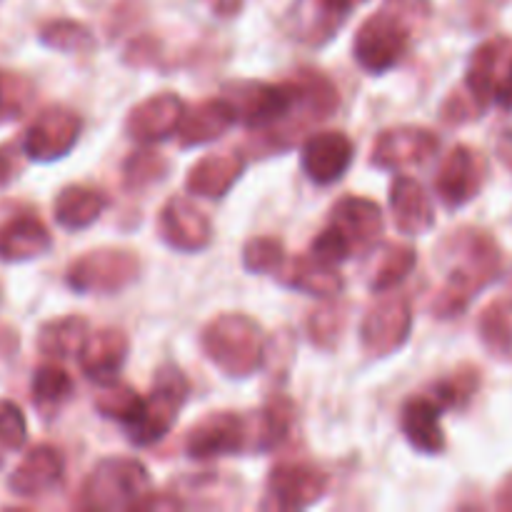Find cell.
Returning a JSON list of instances; mask_svg holds the SVG:
<instances>
[{"instance_id": "cell-6", "label": "cell", "mask_w": 512, "mask_h": 512, "mask_svg": "<svg viewBox=\"0 0 512 512\" xmlns=\"http://www.w3.org/2000/svg\"><path fill=\"white\" fill-rule=\"evenodd\" d=\"M188 395L190 383L183 370L175 368V365H163L155 373L153 388H150V395L145 398L143 415H140V420L133 428L125 430L130 443L138 445V448L160 443L173 430Z\"/></svg>"}, {"instance_id": "cell-22", "label": "cell", "mask_w": 512, "mask_h": 512, "mask_svg": "<svg viewBox=\"0 0 512 512\" xmlns=\"http://www.w3.org/2000/svg\"><path fill=\"white\" fill-rule=\"evenodd\" d=\"M330 223H335L348 235L355 253H363L378 243L385 220L383 210L375 200L363 198V195H345L333 205Z\"/></svg>"}, {"instance_id": "cell-39", "label": "cell", "mask_w": 512, "mask_h": 512, "mask_svg": "<svg viewBox=\"0 0 512 512\" xmlns=\"http://www.w3.org/2000/svg\"><path fill=\"white\" fill-rule=\"evenodd\" d=\"M480 338L495 358L512 360V323L500 303L485 308L483 318H480Z\"/></svg>"}, {"instance_id": "cell-41", "label": "cell", "mask_w": 512, "mask_h": 512, "mask_svg": "<svg viewBox=\"0 0 512 512\" xmlns=\"http://www.w3.org/2000/svg\"><path fill=\"white\" fill-rule=\"evenodd\" d=\"M353 253V243H350L348 235H345L335 223H328V228H325L323 233L315 235V240L310 243V255L328 265L345 263V260L353 258Z\"/></svg>"}, {"instance_id": "cell-7", "label": "cell", "mask_w": 512, "mask_h": 512, "mask_svg": "<svg viewBox=\"0 0 512 512\" xmlns=\"http://www.w3.org/2000/svg\"><path fill=\"white\" fill-rule=\"evenodd\" d=\"M140 260L133 250L98 248L73 260L65 283L75 293H118L138 280Z\"/></svg>"}, {"instance_id": "cell-30", "label": "cell", "mask_w": 512, "mask_h": 512, "mask_svg": "<svg viewBox=\"0 0 512 512\" xmlns=\"http://www.w3.org/2000/svg\"><path fill=\"white\" fill-rule=\"evenodd\" d=\"M85 338H88V320L80 315H63L40 325L35 343L48 360H68L73 355L78 358Z\"/></svg>"}, {"instance_id": "cell-29", "label": "cell", "mask_w": 512, "mask_h": 512, "mask_svg": "<svg viewBox=\"0 0 512 512\" xmlns=\"http://www.w3.org/2000/svg\"><path fill=\"white\" fill-rule=\"evenodd\" d=\"M508 40L495 38L488 43L480 45L473 53L468 65V73H465V93L478 103L480 110L488 108V103L495 100V90H498V65L503 60L505 48H508Z\"/></svg>"}, {"instance_id": "cell-23", "label": "cell", "mask_w": 512, "mask_h": 512, "mask_svg": "<svg viewBox=\"0 0 512 512\" xmlns=\"http://www.w3.org/2000/svg\"><path fill=\"white\" fill-rule=\"evenodd\" d=\"M238 123L233 103L228 98H210L195 105L193 110H185V118L180 123L178 138L183 148H198V145L213 143L223 138L233 125Z\"/></svg>"}, {"instance_id": "cell-4", "label": "cell", "mask_w": 512, "mask_h": 512, "mask_svg": "<svg viewBox=\"0 0 512 512\" xmlns=\"http://www.w3.org/2000/svg\"><path fill=\"white\" fill-rule=\"evenodd\" d=\"M153 495L148 468L135 458H103L80 488L78 505L83 510L118 512L140 510Z\"/></svg>"}, {"instance_id": "cell-37", "label": "cell", "mask_w": 512, "mask_h": 512, "mask_svg": "<svg viewBox=\"0 0 512 512\" xmlns=\"http://www.w3.org/2000/svg\"><path fill=\"white\" fill-rule=\"evenodd\" d=\"M285 263H288V258H285V245L280 238H273V235H258V238H250L248 243H245L243 265L248 273L278 275Z\"/></svg>"}, {"instance_id": "cell-18", "label": "cell", "mask_w": 512, "mask_h": 512, "mask_svg": "<svg viewBox=\"0 0 512 512\" xmlns=\"http://www.w3.org/2000/svg\"><path fill=\"white\" fill-rule=\"evenodd\" d=\"M185 118V103L175 93H158L135 105L125 118V133L135 143H160L178 133Z\"/></svg>"}, {"instance_id": "cell-35", "label": "cell", "mask_w": 512, "mask_h": 512, "mask_svg": "<svg viewBox=\"0 0 512 512\" xmlns=\"http://www.w3.org/2000/svg\"><path fill=\"white\" fill-rule=\"evenodd\" d=\"M38 38L45 48L58 50V53H90L98 45L88 25L70 18H58L45 23L40 28Z\"/></svg>"}, {"instance_id": "cell-36", "label": "cell", "mask_w": 512, "mask_h": 512, "mask_svg": "<svg viewBox=\"0 0 512 512\" xmlns=\"http://www.w3.org/2000/svg\"><path fill=\"white\" fill-rule=\"evenodd\" d=\"M345 323H348V305L338 303V300H328V303L318 305L313 313L308 315V338L315 348L333 350L338 340L343 338Z\"/></svg>"}, {"instance_id": "cell-24", "label": "cell", "mask_w": 512, "mask_h": 512, "mask_svg": "<svg viewBox=\"0 0 512 512\" xmlns=\"http://www.w3.org/2000/svg\"><path fill=\"white\" fill-rule=\"evenodd\" d=\"M390 210L395 228L405 235H423L435 225V210L423 185L410 175H398L390 183Z\"/></svg>"}, {"instance_id": "cell-9", "label": "cell", "mask_w": 512, "mask_h": 512, "mask_svg": "<svg viewBox=\"0 0 512 512\" xmlns=\"http://www.w3.org/2000/svg\"><path fill=\"white\" fill-rule=\"evenodd\" d=\"M295 88H298V98H295V108L290 113V118L285 120L283 128L275 130L270 138L280 148H288L295 143L300 133H303L308 125L320 123V120H328L330 115L338 110L340 95L335 88L333 80L328 75H323L320 70H298L293 75Z\"/></svg>"}, {"instance_id": "cell-47", "label": "cell", "mask_w": 512, "mask_h": 512, "mask_svg": "<svg viewBox=\"0 0 512 512\" xmlns=\"http://www.w3.org/2000/svg\"><path fill=\"white\" fill-rule=\"evenodd\" d=\"M498 505H500V508H505V510H512V475L508 480H505L503 488H500Z\"/></svg>"}, {"instance_id": "cell-26", "label": "cell", "mask_w": 512, "mask_h": 512, "mask_svg": "<svg viewBox=\"0 0 512 512\" xmlns=\"http://www.w3.org/2000/svg\"><path fill=\"white\" fill-rule=\"evenodd\" d=\"M53 245V235L35 215H15L0 225V260L25 263L45 255Z\"/></svg>"}, {"instance_id": "cell-40", "label": "cell", "mask_w": 512, "mask_h": 512, "mask_svg": "<svg viewBox=\"0 0 512 512\" xmlns=\"http://www.w3.org/2000/svg\"><path fill=\"white\" fill-rule=\"evenodd\" d=\"M478 385H480V370L465 365V368L455 370L450 378L440 380V383L435 385L433 398L438 400L443 408H463V405H468L470 398L478 393Z\"/></svg>"}, {"instance_id": "cell-13", "label": "cell", "mask_w": 512, "mask_h": 512, "mask_svg": "<svg viewBox=\"0 0 512 512\" xmlns=\"http://www.w3.org/2000/svg\"><path fill=\"white\" fill-rule=\"evenodd\" d=\"M440 150V138L430 128L398 125L378 135L370 163L380 170H403L433 160Z\"/></svg>"}, {"instance_id": "cell-45", "label": "cell", "mask_w": 512, "mask_h": 512, "mask_svg": "<svg viewBox=\"0 0 512 512\" xmlns=\"http://www.w3.org/2000/svg\"><path fill=\"white\" fill-rule=\"evenodd\" d=\"M208 3L213 8V13L223 15V18H233L243 8V0H208Z\"/></svg>"}, {"instance_id": "cell-43", "label": "cell", "mask_w": 512, "mask_h": 512, "mask_svg": "<svg viewBox=\"0 0 512 512\" xmlns=\"http://www.w3.org/2000/svg\"><path fill=\"white\" fill-rule=\"evenodd\" d=\"M23 158H28L23 143L18 145L15 140H10V143L0 145V188H5V185L18 178L20 170H23Z\"/></svg>"}, {"instance_id": "cell-12", "label": "cell", "mask_w": 512, "mask_h": 512, "mask_svg": "<svg viewBox=\"0 0 512 512\" xmlns=\"http://www.w3.org/2000/svg\"><path fill=\"white\" fill-rule=\"evenodd\" d=\"M330 478L325 470L310 463H280L268 475V500L275 510H303L318 503L328 493Z\"/></svg>"}, {"instance_id": "cell-31", "label": "cell", "mask_w": 512, "mask_h": 512, "mask_svg": "<svg viewBox=\"0 0 512 512\" xmlns=\"http://www.w3.org/2000/svg\"><path fill=\"white\" fill-rule=\"evenodd\" d=\"M295 425V403L288 395H273L258 415H253V450L270 453L288 440Z\"/></svg>"}, {"instance_id": "cell-27", "label": "cell", "mask_w": 512, "mask_h": 512, "mask_svg": "<svg viewBox=\"0 0 512 512\" xmlns=\"http://www.w3.org/2000/svg\"><path fill=\"white\" fill-rule=\"evenodd\" d=\"M278 278L285 288L318 295V298H335L345 288V278L335 270V265L323 263L313 255L288 260L278 273Z\"/></svg>"}, {"instance_id": "cell-42", "label": "cell", "mask_w": 512, "mask_h": 512, "mask_svg": "<svg viewBox=\"0 0 512 512\" xmlns=\"http://www.w3.org/2000/svg\"><path fill=\"white\" fill-rule=\"evenodd\" d=\"M28 443V420L13 400L0 398V448L23 450Z\"/></svg>"}, {"instance_id": "cell-25", "label": "cell", "mask_w": 512, "mask_h": 512, "mask_svg": "<svg viewBox=\"0 0 512 512\" xmlns=\"http://www.w3.org/2000/svg\"><path fill=\"white\" fill-rule=\"evenodd\" d=\"M245 170V158L240 153H213L200 158L185 178V188L198 198L218 200L233 190Z\"/></svg>"}, {"instance_id": "cell-10", "label": "cell", "mask_w": 512, "mask_h": 512, "mask_svg": "<svg viewBox=\"0 0 512 512\" xmlns=\"http://www.w3.org/2000/svg\"><path fill=\"white\" fill-rule=\"evenodd\" d=\"M410 330H413L410 300L405 295H390V298L378 300L365 313L363 325H360V343L365 353L373 358H388L408 343Z\"/></svg>"}, {"instance_id": "cell-48", "label": "cell", "mask_w": 512, "mask_h": 512, "mask_svg": "<svg viewBox=\"0 0 512 512\" xmlns=\"http://www.w3.org/2000/svg\"><path fill=\"white\" fill-rule=\"evenodd\" d=\"M0 110H8V113H10V115H18V113H15V110H13V108H8V105H5V103H3V78H0Z\"/></svg>"}, {"instance_id": "cell-44", "label": "cell", "mask_w": 512, "mask_h": 512, "mask_svg": "<svg viewBox=\"0 0 512 512\" xmlns=\"http://www.w3.org/2000/svg\"><path fill=\"white\" fill-rule=\"evenodd\" d=\"M495 100H498L503 108H512V60L508 63L503 78L498 80V90H495Z\"/></svg>"}, {"instance_id": "cell-33", "label": "cell", "mask_w": 512, "mask_h": 512, "mask_svg": "<svg viewBox=\"0 0 512 512\" xmlns=\"http://www.w3.org/2000/svg\"><path fill=\"white\" fill-rule=\"evenodd\" d=\"M95 410L103 418L115 420L123 425L125 430L133 428L140 420L145 410V398L128 383L120 380H108V383H98V393H95Z\"/></svg>"}, {"instance_id": "cell-2", "label": "cell", "mask_w": 512, "mask_h": 512, "mask_svg": "<svg viewBox=\"0 0 512 512\" xmlns=\"http://www.w3.org/2000/svg\"><path fill=\"white\" fill-rule=\"evenodd\" d=\"M448 245L450 250L445 248L443 253L455 258V265L450 268L448 280L433 303V313L445 320L463 315L470 300L485 285L493 283L500 273V253L488 235L478 230H463L453 240H448Z\"/></svg>"}, {"instance_id": "cell-11", "label": "cell", "mask_w": 512, "mask_h": 512, "mask_svg": "<svg viewBox=\"0 0 512 512\" xmlns=\"http://www.w3.org/2000/svg\"><path fill=\"white\" fill-rule=\"evenodd\" d=\"M80 130H83V120L78 113L63 105H50L25 130V155L38 163L65 158L80 140Z\"/></svg>"}, {"instance_id": "cell-19", "label": "cell", "mask_w": 512, "mask_h": 512, "mask_svg": "<svg viewBox=\"0 0 512 512\" xmlns=\"http://www.w3.org/2000/svg\"><path fill=\"white\" fill-rule=\"evenodd\" d=\"M483 188V165L480 158L468 148V145H455L445 155L443 165L435 178V190L438 198L448 208H463Z\"/></svg>"}, {"instance_id": "cell-34", "label": "cell", "mask_w": 512, "mask_h": 512, "mask_svg": "<svg viewBox=\"0 0 512 512\" xmlns=\"http://www.w3.org/2000/svg\"><path fill=\"white\" fill-rule=\"evenodd\" d=\"M75 383L58 363H45L30 380V398L43 415H53L73 398Z\"/></svg>"}, {"instance_id": "cell-38", "label": "cell", "mask_w": 512, "mask_h": 512, "mask_svg": "<svg viewBox=\"0 0 512 512\" xmlns=\"http://www.w3.org/2000/svg\"><path fill=\"white\" fill-rule=\"evenodd\" d=\"M168 173V160L155 150H135L123 163V185L128 190H143L158 183Z\"/></svg>"}, {"instance_id": "cell-46", "label": "cell", "mask_w": 512, "mask_h": 512, "mask_svg": "<svg viewBox=\"0 0 512 512\" xmlns=\"http://www.w3.org/2000/svg\"><path fill=\"white\" fill-rule=\"evenodd\" d=\"M495 150H498V158L503 160L505 168L512 170V130H508V133L500 135L498 145H495Z\"/></svg>"}, {"instance_id": "cell-20", "label": "cell", "mask_w": 512, "mask_h": 512, "mask_svg": "<svg viewBox=\"0 0 512 512\" xmlns=\"http://www.w3.org/2000/svg\"><path fill=\"white\" fill-rule=\"evenodd\" d=\"M443 410V405L428 395H415V398L405 400L403 410H400V430H403L410 448L423 455L443 453L445 445H448L443 423H440Z\"/></svg>"}, {"instance_id": "cell-5", "label": "cell", "mask_w": 512, "mask_h": 512, "mask_svg": "<svg viewBox=\"0 0 512 512\" xmlns=\"http://www.w3.org/2000/svg\"><path fill=\"white\" fill-rule=\"evenodd\" d=\"M225 98L233 103L238 120L253 130L273 135L290 118L298 98L295 80L263 83V80H235L225 85Z\"/></svg>"}, {"instance_id": "cell-14", "label": "cell", "mask_w": 512, "mask_h": 512, "mask_svg": "<svg viewBox=\"0 0 512 512\" xmlns=\"http://www.w3.org/2000/svg\"><path fill=\"white\" fill-rule=\"evenodd\" d=\"M365 0H295L288 28L305 45H323L343 28L348 15Z\"/></svg>"}, {"instance_id": "cell-49", "label": "cell", "mask_w": 512, "mask_h": 512, "mask_svg": "<svg viewBox=\"0 0 512 512\" xmlns=\"http://www.w3.org/2000/svg\"><path fill=\"white\" fill-rule=\"evenodd\" d=\"M0 465H3V460H0Z\"/></svg>"}, {"instance_id": "cell-28", "label": "cell", "mask_w": 512, "mask_h": 512, "mask_svg": "<svg viewBox=\"0 0 512 512\" xmlns=\"http://www.w3.org/2000/svg\"><path fill=\"white\" fill-rule=\"evenodd\" d=\"M108 208V195L88 185H68L58 193L53 205L55 223L65 230L90 228Z\"/></svg>"}, {"instance_id": "cell-3", "label": "cell", "mask_w": 512, "mask_h": 512, "mask_svg": "<svg viewBox=\"0 0 512 512\" xmlns=\"http://www.w3.org/2000/svg\"><path fill=\"white\" fill-rule=\"evenodd\" d=\"M200 345L205 358L228 378H250L265 360L263 328L245 313H223L210 320Z\"/></svg>"}, {"instance_id": "cell-15", "label": "cell", "mask_w": 512, "mask_h": 512, "mask_svg": "<svg viewBox=\"0 0 512 512\" xmlns=\"http://www.w3.org/2000/svg\"><path fill=\"white\" fill-rule=\"evenodd\" d=\"M160 238L180 253H198L213 240V223L188 198H170L160 210Z\"/></svg>"}, {"instance_id": "cell-21", "label": "cell", "mask_w": 512, "mask_h": 512, "mask_svg": "<svg viewBox=\"0 0 512 512\" xmlns=\"http://www.w3.org/2000/svg\"><path fill=\"white\" fill-rule=\"evenodd\" d=\"M130 353V340L123 330L103 328L98 333H88L83 348L78 353V365L85 378L108 383L115 380Z\"/></svg>"}, {"instance_id": "cell-1", "label": "cell", "mask_w": 512, "mask_h": 512, "mask_svg": "<svg viewBox=\"0 0 512 512\" xmlns=\"http://www.w3.org/2000/svg\"><path fill=\"white\" fill-rule=\"evenodd\" d=\"M433 15L430 0H385L358 28L353 55L368 73H388L408 53L413 35Z\"/></svg>"}, {"instance_id": "cell-17", "label": "cell", "mask_w": 512, "mask_h": 512, "mask_svg": "<svg viewBox=\"0 0 512 512\" xmlns=\"http://www.w3.org/2000/svg\"><path fill=\"white\" fill-rule=\"evenodd\" d=\"M355 158V145L340 130H323L305 140L303 145V170L313 183L333 185L348 173Z\"/></svg>"}, {"instance_id": "cell-16", "label": "cell", "mask_w": 512, "mask_h": 512, "mask_svg": "<svg viewBox=\"0 0 512 512\" xmlns=\"http://www.w3.org/2000/svg\"><path fill=\"white\" fill-rule=\"evenodd\" d=\"M63 475V453H60L58 448H53V445H35V448H30L28 453H25V458L18 463V468L10 473L8 490L15 498H43V495L53 493V490L63 483Z\"/></svg>"}, {"instance_id": "cell-32", "label": "cell", "mask_w": 512, "mask_h": 512, "mask_svg": "<svg viewBox=\"0 0 512 512\" xmlns=\"http://www.w3.org/2000/svg\"><path fill=\"white\" fill-rule=\"evenodd\" d=\"M415 263H418V253L410 245L400 243H385L375 255L373 265H370L368 285L373 293H388V290L398 288L410 273H413Z\"/></svg>"}, {"instance_id": "cell-8", "label": "cell", "mask_w": 512, "mask_h": 512, "mask_svg": "<svg viewBox=\"0 0 512 512\" xmlns=\"http://www.w3.org/2000/svg\"><path fill=\"white\" fill-rule=\"evenodd\" d=\"M253 443V418L220 410V413L205 415L190 428L183 448L190 460H215L253 450Z\"/></svg>"}]
</instances>
